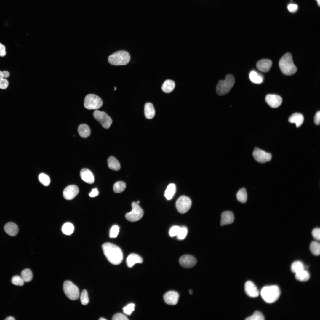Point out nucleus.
<instances>
[{
    "instance_id": "42",
    "label": "nucleus",
    "mask_w": 320,
    "mask_h": 320,
    "mask_svg": "<svg viewBox=\"0 0 320 320\" xmlns=\"http://www.w3.org/2000/svg\"><path fill=\"white\" fill-rule=\"evenodd\" d=\"M135 305L133 303H130L123 308V311L127 315H130L132 312L134 310Z\"/></svg>"
},
{
    "instance_id": "5",
    "label": "nucleus",
    "mask_w": 320,
    "mask_h": 320,
    "mask_svg": "<svg viewBox=\"0 0 320 320\" xmlns=\"http://www.w3.org/2000/svg\"><path fill=\"white\" fill-rule=\"evenodd\" d=\"M235 80L233 76L231 74L227 75L224 80H220L217 85L216 91L219 95H224L230 90L233 86Z\"/></svg>"
},
{
    "instance_id": "47",
    "label": "nucleus",
    "mask_w": 320,
    "mask_h": 320,
    "mask_svg": "<svg viewBox=\"0 0 320 320\" xmlns=\"http://www.w3.org/2000/svg\"><path fill=\"white\" fill-rule=\"evenodd\" d=\"M287 9L290 12H295L297 10L298 6L296 4H290L288 5Z\"/></svg>"
},
{
    "instance_id": "56",
    "label": "nucleus",
    "mask_w": 320,
    "mask_h": 320,
    "mask_svg": "<svg viewBox=\"0 0 320 320\" xmlns=\"http://www.w3.org/2000/svg\"><path fill=\"white\" fill-rule=\"evenodd\" d=\"M189 292L190 294H191L192 293V291L191 290H190L189 291Z\"/></svg>"
},
{
    "instance_id": "3",
    "label": "nucleus",
    "mask_w": 320,
    "mask_h": 320,
    "mask_svg": "<svg viewBox=\"0 0 320 320\" xmlns=\"http://www.w3.org/2000/svg\"><path fill=\"white\" fill-rule=\"evenodd\" d=\"M261 295L263 299L266 302L272 303L279 298L280 291L276 285L266 286L264 287L261 291Z\"/></svg>"
},
{
    "instance_id": "26",
    "label": "nucleus",
    "mask_w": 320,
    "mask_h": 320,
    "mask_svg": "<svg viewBox=\"0 0 320 320\" xmlns=\"http://www.w3.org/2000/svg\"><path fill=\"white\" fill-rule=\"evenodd\" d=\"M175 87L174 82L171 80H166L163 84L161 89L162 91L165 93H169L172 92Z\"/></svg>"
},
{
    "instance_id": "36",
    "label": "nucleus",
    "mask_w": 320,
    "mask_h": 320,
    "mask_svg": "<svg viewBox=\"0 0 320 320\" xmlns=\"http://www.w3.org/2000/svg\"><path fill=\"white\" fill-rule=\"evenodd\" d=\"M39 179L40 183L45 186H48L50 183V177L45 174L41 173L40 174L39 176Z\"/></svg>"
},
{
    "instance_id": "18",
    "label": "nucleus",
    "mask_w": 320,
    "mask_h": 320,
    "mask_svg": "<svg viewBox=\"0 0 320 320\" xmlns=\"http://www.w3.org/2000/svg\"><path fill=\"white\" fill-rule=\"evenodd\" d=\"M272 64V61L269 59H263L259 61L257 63L256 66L260 71L264 72H268Z\"/></svg>"
},
{
    "instance_id": "28",
    "label": "nucleus",
    "mask_w": 320,
    "mask_h": 320,
    "mask_svg": "<svg viewBox=\"0 0 320 320\" xmlns=\"http://www.w3.org/2000/svg\"><path fill=\"white\" fill-rule=\"evenodd\" d=\"M176 191V186L175 184L171 183L167 188L165 192L164 196L166 199L168 200L171 199L174 195Z\"/></svg>"
},
{
    "instance_id": "30",
    "label": "nucleus",
    "mask_w": 320,
    "mask_h": 320,
    "mask_svg": "<svg viewBox=\"0 0 320 320\" xmlns=\"http://www.w3.org/2000/svg\"><path fill=\"white\" fill-rule=\"evenodd\" d=\"M21 278L24 282H28L31 281L33 278V273L29 269H25L21 272Z\"/></svg>"
},
{
    "instance_id": "17",
    "label": "nucleus",
    "mask_w": 320,
    "mask_h": 320,
    "mask_svg": "<svg viewBox=\"0 0 320 320\" xmlns=\"http://www.w3.org/2000/svg\"><path fill=\"white\" fill-rule=\"evenodd\" d=\"M234 219L233 213L230 211H225L221 214L220 225L223 226L232 223Z\"/></svg>"
},
{
    "instance_id": "32",
    "label": "nucleus",
    "mask_w": 320,
    "mask_h": 320,
    "mask_svg": "<svg viewBox=\"0 0 320 320\" xmlns=\"http://www.w3.org/2000/svg\"><path fill=\"white\" fill-rule=\"evenodd\" d=\"M74 230V227L73 225L69 222L65 223L62 228V231L63 233L66 235L72 234Z\"/></svg>"
},
{
    "instance_id": "38",
    "label": "nucleus",
    "mask_w": 320,
    "mask_h": 320,
    "mask_svg": "<svg viewBox=\"0 0 320 320\" xmlns=\"http://www.w3.org/2000/svg\"><path fill=\"white\" fill-rule=\"evenodd\" d=\"M80 300L82 304L83 305H86L88 304L89 299L86 290H84L82 291L80 296Z\"/></svg>"
},
{
    "instance_id": "40",
    "label": "nucleus",
    "mask_w": 320,
    "mask_h": 320,
    "mask_svg": "<svg viewBox=\"0 0 320 320\" xmlns=\"http://www.w3.org/2000/svg\"><path fill=\"white\" fill-rule=\"evenodd\" d=\"M119 228L117 225L113 226L110 229V236L111 238L116 237L119 231Z\"/></svg>"
},
{
    "instance_id": "44",
    "label": "nucleus",
    "mask_w": 320,
    "mask_h": 320,
    "mask_svg": "<svg viewBox=\"0 0 320 320\" xmlns=\"http://www.w3.org/2000/svg\"><path fill=\"white\" fill-rule=\"evenodd\" d=\"M113 320H128L127 318L124 315L120 313H118L115 314L113 317Z\"/></svg>"
},
{
    "instance_id": "14",
    "label": "nucleus",
    "mask_w": 320,
    "mask_h": 320,
    "mask_svg": "<svg viewBox=\"0 0 320 320\" xmlns=\"http://www.w3.org/2000/svg\"><path fill=\"white\" fill-rule=\"evenodd\" d=\"M265 101L271 107L276 108L281 104L282 100L279 96L275 94H268L265 97Z\"/></svg>"
},
{
    "instance_id": "33",
    "label": "nucleus",
    "mask_w": 320,
    "mask_h": 320,
    "mask_svg": "<svg viewBox=\"0 0 320 320\" xmlns=\"http://www.w3.org/2000/svg\"><path fill=\"white\" fill-rule=\"evenodd\" d=\"M292 271L296 273L304 269V266L303 263L300 261H296L293 262L291 265Z\"/></svg>"
},
{
    "instance_id": "43",
    "label": "nucleus",
    "mask_w": 320,
    "mask_h": 320,
    "mask_svg": "<svg viewBox=\"0 0 320 320\" xmlns=\"http://www.w3.org/2000/svg\"><path fill=\"white\" fill-rule=\"evenodd\" d=\"M180 227L177 226H174L172 227L169 231V235L171 237L177 236L179 231Z\"/></svg>"
},
{
    "instance_id": "10",
    "label": "nucleus",
    "mask_w": 320,
    "mask_h": 320,
    "mask_svg": "<svg viewBox=\"0 0 320 320\" xmlns=\"http://www.w3.org/2000/svg\"><path fill=\"white\" fill-rule=\"evenodd\" d=\"M192 205L191 199L187 196H182L179 198L176 202V208L179 212L183 214L188 212Z\"/></svg>"
},
{
    "instance_id": "34",
    "label": "nucleus",
    "mask_w": 320,
    "mask_h": 320,
    "mask_svg": "<svg viewBox=\"0 0 320 320\" xmlns=\"http://www.w3.org/2000/svg\"><path fill=\"white\" fill-rule=\"evenodd\" d=\"M310 249L311 253L314 255H319L320 253V244L316 241H313L310 244Z\"/></svg>"
},
{
    "instance_id": "7",
    "label": "nucleus",
    "mask_w": 320,
    "mask_h": 320,
    "mask_svg": "<svg viewBox=\"0 0 320 320\" xmlns=\"http://www.w3.org/2000/svg\"><path fill=\"white\" fill-rule=\"evenodd\" d=\"M63 289L67 297L70 299L75 300L79 296V291L78 287L72 282L67 280L63 284Z\"/></svg>"
},
{
    "instance_id": "25",
    "label": "nucleus",
    "mask_w": 320,
    "mask_h": 320,
    "mask_svg": "<svg viewBox=\"0 0 320 320\" xmlns=\"http://www.w3.org/2000/svg\"><path fill=\"white\" fill-rule=\"evenodd\" d=\"M107 162L108 167L111 169L118 171L120 169L121 166L119 162L114 157H110L108 159Z\"/></svg>"
},
{
    "instance_id": "49",
    "label": "nucleus",
    "mask_w": 320,
    "mask_h": 320,
    "mask_svg": "<svg viewBox=\"0 0 320 320\" xmlns=\"http://www.w3.org/2000/svg\"><path fill=\"white\" fill-rule=\"evenodd\" d=\"M6 55L5 47L0 43V56L3 57Z\"/></svg>"
},
{
    "instance_id": "52",
    "label": "nucleus",
    "mask_w": 320,
    "mask_h": 320,
    "mask_svg": "<svg viewBox=\"0 0 320 320\" xmlns=\"http://www.w3.org/2000/svg\"><path fill=\"white\" fill-rule=\"evenodd\" d=\"M5 320H15V319L13 317L10 316L7 318Z\"/></svg>"
},
{
    "instance_id": "50",
    "label": "nucleus",
    "mask_w": 320,
    "mask_h": 320,
    "mask_svg": "<svg viewBox=\"0 0 320 320\" xmlns=\"http://www.w3.org/2000/svg\"><path fill=\"white\" fill-rule=\"evenodd\" d=\"M99 193L97 189V188H95L92 189L89 194V196L90 197H95Z\"/></svg>"
},
{
    "instance_id": "20",
    "label": "nucleus",
    "mask_w": 320,
    "mask_h": 320,
    "mask_svg": "<svg viewBox=\"0 0 320 320\" xmlns=\"http://www.w3.org/2000/svg\"><path fill=\"white\" fill-rule=\"evenodd\" d=\"M4 230L6 233L11 236L17 235L18 232V228L15 223L10 222L6 223L4 226Z\"/></svg>"
},
{
    "instance_id": "24",
    "label": "nucleus",
    "mask_w": 320,
    "mask_h": 320,
    "mask_svg": "<svg viewBox=\"0 0 320 320\" xmlns=\"http://www.w3.org/2000/svg\"><path fill=\"white\" fill-rule=\"evenodd\" d=\"M79 134L81 137L85 138L89 136L90 130L89 127L86 124H83L80 125L78 128Z\"/></svg>"
},
{
    "instance_id": "35",
    "label": "nucleus",
    "mask_w": 320,
    "mask_h": 320,
    "mask_svg": "<svg viewBox=\"0 0 320 320\" xmlns=\"http://www.w3.org/2000/svg\"><path fill=\"white\" fill-rule=\"evenodd\" d=\"M126 187L125 183L121 181L116 182L113 186V191L116 193H120L123 191Z\"/></svg>"
},
{
    "instance_id": "29",
    "label": "nucleus",
    "mask_w": 320,
    "mask_h": 320,
    "mask_svg": "<svg viewBox=\"0 0 320 320\" xmlns=\"http://www.w3.org/2000/svg\"><path fill=\"white\" fill-rule=\"evenodd\" d=\"M295 274V278L300 281H307L310 278V275L308 272L304 269Z\"/></svg>"
},
{
    "instance_id": "37",
    "label": "nucleus",
    "mask_w": 320,
    "mask_h": 320,
    "mask_svg": "<svg viewBox=\"0 0 320 320\" xmlns=\"http://www.w3.org/2000/svg\"><path fill=\"white\" fill-rule=\"evenodd\" d=\"M246 320H264V317L263 314L260 311H255L252 316L248 317Z\"/></svg>"
},
{
    "instance_id": "48",
    "label": "nucleus",
    "mask_w": 320,
    "mask_h": 320,
    "mask_svg": "<svg viewBox=\"0 0 320 320\" xmlns=\"http://www.w3.org/2000/svg\"><path fill=\"white\" fill-rule=\"evenodd\" d=\"M315 123L316 125H319L320 123V111H318L316 113L314 118Z\"/></svg>"
},
{
    "instance_id": "51",
    "label": "nucleus",
    "mask_w": 320,
    "mask_h": 320,
    "mask_svg": "<svg viewBox=\"0 0 320 320\" xmlns=\"http://www.w3.org/2000/svg\"><path fill=\"white\" fill-rule=\"evenodd\" d=\"M2 74L3 77L6 78L8 77L10 75L9 72L6 71H3L2 72Z\"/></svg>"
},
{
    "instance_id": "45",
    "label": "nucleus",
    "mask_w": 320,
    "mask_h": 320,
    "mask_svg": "<svg viewBox=\"0 0 320 320\" xmlns=\"http://www.w3.org/2000/svg\"><path fill=\"white\" fill-rule=\"evenodd\" d=\"M312 234L316 239L319 241L320 240V230L319 228L314 229L312 231Z\"/></svg>"
},
{
    "instance_id": "1",
    "label": "nucleus",
    "mask_w": 320,
    "mask_h": 320,
    "mask_svg": "<svg viewBox=\"0 0 320 320\" xmlns=\"http://www.w3.org/2000/svg\"><path fill=\"white\" fill-rule=\"evenodd\" d=\"M102 248L104 255L111 263L117 265L121 262L123 254L119 247L110 243H106L103 244Z\"/></svg>"
},
{
    "instance_id": "55",
    "label": "nucleus",
    "mask_w": 320,
    "mask_h": 320,
    "mask_svg": "<svg viewBox=\"0 0 320 320\" xmlns=\"http://www.w3.org/2000/svg\"><path fill=\"white\" fill-rule=\"evenodd\" d=\"M99 319L100 320H106L104 318H101Z\"/></svg>"
},
{
    "instance_id": "53",
    "label": "nucleus",
    "mask_w": 320,
    "mask_h": 320,
    "mask_svg": "<svg viewBox=\"0 0 320 320\" xmlns=\"http://www.w3.org/2000/svg\"><path fill=\"white\" fill-rule=\"evenodd\" d=\"M3 76L2 75V72L0 71V80L3 78Z\"/></svg>"
},
{
    "instance_id": "13",
    "label": "nucleus",
    "mask_w": 320,
    "mask_h": 320,
    "mask_svg": "<svg viewBox=\"0 0 320 320\" xmlns=\"http://www.w3.org/2000/svg\"><path fill=\"white\" fill-rule=\"evenodd\" d=\"M79 192V189L77 186L73 185H70L64 189L63 195L66 199L71 200L76 197Z\"/></svg>"
},
{
    "instance_id": "23",
    "label": "nucleus",
    "mask_w": 320,
    "mask_h": 320,
    "mask_svg": "<svg viewBox=\"0 0 320 320\" xmlns=\"http://www.w3.org/2000/svg\"><path fill=\"white\" fill-rule=\"evenodd\" d=\"M144 114L148 119H151L154 116L155 111L153 105L151 103H147L144 107Z\"/></svg>"
},
{
    "instance_id": "21",
    "label": "nucleus",
    "mask_w": 320,
    "mask_h": 320,
    "mask_svg": "<svg viewBox=\"0 0 320 320\" xmlns=\"http://www.w3.org/2000/svg\"><path fill=\"white\" fill-rule=\"evenodd\" d=\"M143 261V259L140 256L134 253L129 255L126 260L127 265L129 268L132 267L136 263H142Z\"/></svg>"
},
{
    "instance_id": "58",
    "label": "nucleus",
    "mask_w": 320,
    "mask_h": 320,
    "mask_svg": "<svg viewBox=\"0 0 320 320\" xmlns=\"http://www.w3.org/2000/svg\"><path fill=\"white\" fill-rule=\"evenodd\" d=\"M115 87V89H114V90H116V87Z\"/></svg>"
},
{
    "instance_id": "16",
    "label": "nucleus",
    "mask_w": 320,
    "mask_h": 320,
    "mask_svg": "<svg viewBox=\"0 0 320 320\" xmlns=\"http://www.w3.org/2000/svg\"><path fill=\"white\" fill-rule=\"evenodd\" d=\"M244 289L246 294L251 297H256L259 295V292L257 287L251 281H249L246 282Z\"/></svg>"
},
{
    "instance_id": "22",
    "label": "nucleus",
    "mask_w": 320,
    "mask_h": 320,
    "mask_svg": "<svg viewBox=\"0 0 320 320\" xmlns=\"http://www.w3.org/2000/svg\"><path fill=\"white\" fill-rule=\"evenodd\" d=\"M288 121L291 123H295L296 127H298L301 126L303 122V116L301 113H295L289 117Z\"/></svg>"
},
{
    "instance_id": "2",
    "label": "nucleus",
    "mask_w": 320,
    "mask_h": 320,
    "mask_svg": "<svg viewBox=\"0 0 320 320\" xmlns=\"http://www.w3.org/2000/svg\"><path fill=\"white\" fill-rule=\"evenodd\" d=\"M279 65L283 73L287 75H291L295 73L297 68L294 64L291 54L287 53L280 59Z\"/></svg>"
},
{
    "instance_id": "8",
    "label": "nucleus",
    "mask_w": 320,
    "mask_h": 320,
    "mask_svg": "<svg viewBox=\"0 0 320 320\" xmlns=\"http://www.w3.org/2000/svg\"><path fill=\"white\" fill-rule=\"evenodd\" d=\"M132 210L125 215L126 219L132 222L137 221L140 219L143 215V212L138 204L135 202L132 204Z\"/></svg>"
},
{
    "instance_id": "11",
    "label": "nucleus",
    "mask_w": 320,
    "mask_h": 320,
    "mask_svg": "<svg viewBox=\"0 0 320 320\" xmlns=\"http://www.w3.org/2000/svg\"><path fill=\"white\" fill-rule=\"evenodd\" d=\"M255 159L257 162L264 163L270 161L272 155L269 153L266 152L258 148L255 147L252 153Z\"/></svg>"
},
{
    "instance_id": "31",
    "label": "nucleus",
    "mask_w": 320,
    "mask_h": 320,
    "mask_svg": "<svg viewBox=\"0 0 320 320\" xmlns=\"http://www.w3.org/2000/svg\"><path fill=\"white\" fill-rule=\"evenodd\" d=\"M236 197L238 200L242 203H245L247 199V194L246 189L243 188L239 190Z\"/></svg>"
},
{
    "instance_id": "9",
    "label": "nucleus",
    "mask_w": 320,
    "mask_h": 320,
    "mask_svg": "<svg viewBox=\"0 0 320 320\" xmlns=\"http://www.w3.org/2000/svg\"><path fill=\"white\" fill-rule=\"evenodd\" d=\"M93 115L95 119L105 129H108L112 123L111 118L103 111L96 110L94 111Z\"/></svg>"
},
{
    "instance_id": "15",
    "label": "nucleus",
    "mask_w": 320,
    "mask_h": 320,
    "mask_svg": "<svg viewBox=\"0 0 320 320\" xmlns=\"http://www.w3.org/2000/svg\"><path fill=\"white\" fill-rule=\"evenodd\" d=\"M179 295L175 291L167 292L164 295L163 298L165 303L169 305H175L178 303Z\"/></svg>"
},
{
    "instance_id": "12",
    "label": "nucleus",
    "mask_w": 320,
    "mask_h": 320,
    "mask_svg": "<svg viewBox=\"0 0 320 320\" xmlns=\"http://www.w3.org/2000/svg\"><path fill=\"white\" fill-rule=\"evenodd\" d=\"M179 262L182 267L185 268H191L196 264L197 260L193 256L189 255H185L180 257Z\"/></svg>"
},
{
    "instance_id": "54",
    "label": "nucleus",
    "mask_w": 320,
    "mask_h": 320,
    "mask_svg": "<svg viewBox=\"0 0 320 320\" xmlns=\"http://www.w3.org/2000/svg\"><path fill=\"white\" fill-rule=\"evenodd\" d=\"M316 0V1L319 6H320V0Z\"/></svg>"
},
{
    "instance_id": "39",
    "label": "nucleus",
    "mask_w": 320,
    "mask_h": 320,
    "mask_svg": "<svg viewBox=\"0 0 320 320\" xmlns=\"http://www.w3.org/2000/svg\"><path fill=\"white\" fill-rule=\"evenodd\" d=\"M12 282L15 285L22 286L24 284V281L21 277L18 276H14L12 279Z\"/></svg>"
},
{
    "instance_id": "57",
    "label": "nucleus",
    "mask_w": 320,
    "mask_h": 320,
    "mask_svg": "<svg viewBox=\"0 0 320 320\" xmlns=\"http://www.w3.org/2000/svg\"><path fill=\"white\" fill-rule=\"evenodd\" d=\"M140 203V201H137V204H139Z\"/></svg>"
},
{
    "instance_id": "19",
    "label": "nucleus",
    "mask_w": 320,
    "mask_h": 320,
    "mask_svg": "<svg viewBox=\"0 0 320 320\" xmlns=\"http://www.w3.org/2000/svg\"><path fill=\"white\" fill-rule=\"evenodd\" d=\"M80 175L81 179L88 184H91L94 182V178L93 174L88 169H82L80 171Z\"/></svg>"
},
{
    "instance_id": "27",
    "label": "nucleus",
    "mask_w": 320,
    "mask_h": 320,
    "mask_svg": "<svg viewBox=\"0 0 320 320\" xmlns=\"http://www.w3.org/2000/svg\"><path fill=\"white\" fill-rule=\"evenodd\" d=\"M249 78L251 81L255 84H260L263 81L262 76L255 71H252L249 74Z\"/></svg>"
},
{
    "instance_id": "41",
    "label": "nucleus",
    "mask_w": 320,
    "mask_h": 320,
    "mask_svg": "<svg viewBox=\"0 0 320 320\" xmlns=\"http://www.w3.org/2000/svg\"><path fill=\"white\" fill-rule=\"evenodd\" d=\"M188 232V230L186 227H180L178 233L177 235L178 238L180 239H183L186 237Z\"/></svg>"
},
{
    "instance_id": "46",
    "label": "nucleus",
    "mask_w": 320,
    "mask_h": 320,
    "mask_svg": "<svg viewBox=\"0 0 320 320\" xmlns=\"http://www.w3.org/2000/svg\"><path fill=\"white\" fill-rule=\"evenodd\" d=\"M9 84L8 81L5 79L0 80V88L4 89L7 88Z\"/></svg>"
},
{
    "instance_id": "6",
    "label": "nucleus",
    "mask_w": 320,
    "mask_h": 320,
    "mask_svg": "<svg viewBox=\"0 0 320 320\" xmlns=\"http://www.w3.org/2000/svg\"><path fill=\"white\" fill-rule=\"evenodd\" d=\"M101 99L98 96L93 94L87 95L84 99V106L88 109H97L103 105Z\"/></svg>"
},
{
    "instance_id": "4",
    "label": "nucleus",
    "mask_w": 320,
    "mask_h": 320,
    "mask_svg": "<svg viewBox=\"0 0 320 320\" xmlns=\"http://www.w3.org/2000/svg\"><path fill=\"white\" fill-rule=\"evenodd\" d=\"M130 59V56L127 52L120 50L115 52L108 57L109 63L113 65H124L127 64Z\"/></svg>"
}]
</instances>
